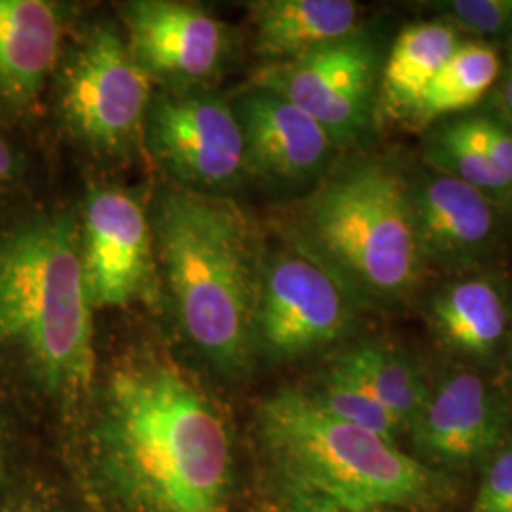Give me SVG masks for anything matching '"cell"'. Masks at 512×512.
Masks as SVG:
<instances>
[{
  "mask_svg": "<svg viewBox=\"0 0 512 512\" xmlns=\"http://www.w3.org/2000/svg\"><path fill=\"white\" fill-rule=\"evenodd\" d=\"M93 444L101 475L129 512L226 509V423L167 359L133 357L110 372Z\"/></svg>",
  "mask_w": 512,
  "mask_h": 512,
  "instance_id": "obj_1",
  "label": "cell"
},
{
  "mask_svg": "<svg viewBox=\"0 0 512 512\" xmlns=\"http://www.w3.org/2000/svg\"><path fill=\"white\" fill-rule=\"evenodd\" d=\"M154 253L184 336L228 376H238L255 346L260 258L238 205L209 192L171 188L150 215Z\"/></svg>",
  "mask_w": 512,
  "mask_h": 512,
  "instance_id": "obj_2",
  "label": "cell"
},
{
  "mask_svg": "<svg viewBox=\"0 0 512 512\" xmlns=\"http://www.w3.org/2000/svg\"><path fill=\"white\" fill-rule=\"evenodd\" d=\"M92 311L73 213L0 234V355L46 393L78 399L92 389Z\"/></svg>",
  "mask_w": 512,
  "mask_h": 512,
  "instance_id": "obj_3",
  "label": "cell"
},
{
  "mask_svg": "<svg viewBox=\"0 0 512 512\" xmlns=\"http://www.w3.org/2000/svg\"><path fill=\"white\" fill-rule=\"evenodd\" d=\"M260 440L294 492L319 495L357 511L435 507L446 484L397 444L338 420L310 393L283 389L256 410Z\"/></svg>",
  "mask_w": 512,
  "mask_h": 512,
  "instance_id": "obj_4",
  "label": "cell"
},
{
  "mask_svg": "<svg viewBox=\"0 0 512 512\" xmlns=\"http://www.w3.org/2000/svg\"><path fill=\"white\" fill-rule=\"evenodd\" d=\"M304 228L317 258L365 293L395 298L418 281L412 196L387 165L357 162L334 173L306 203Z\"/></svg>",
  "mask_w": 512,
  "mask_h": 512,
  "instance_id": "obj_5",
  "label": "cell"
},
{
  "mask_svg": "<svg viewBox=\"0 0 512 512\" xmlns=\"http://www.w3.org/2000/svg\"><path fill=\"white\" fill-rule=\"evenodd\" d=\"M152 82L128 40L116 29L97 27L61 74V120L76 141L97 154L128 152L143 135Z\"/></svg>",
  "mask_w": 512,
  "mask_h": 512,
  "instance_id": "obj_6",
  "label": "cell"
},
{
  "mask_svg": "<svg viewBox=\"0 0 512 512\" xmlns=\"http://www.w3.org/2000/svg\"><path fill=\"white\" fill-rule=\"evenodd\" d=\"M353 317L344 281L306 253L260 262L255 344L277 359L298 357L338 340Z\"/></svg>",
  "mask_w": 512,
  "mask_h": 512,
  "instance_id": "obj_7",
  "label": "cell"
},
{
  "mask_svg": "<svg viewBox=\"0 0 512 512\" xmlns=\"http://www.w3.org/2000/svg\"><path fill=\"white\" fill-rule=\"evenodd\" d=\"M145 135L156 162L190 190L234 186L247 173L238 116L217 95L177 90L152 97Z\"/></svg>",
  "mask_w": 512,
  "mask_h": 512,
  "instance_id": "obj_8",
  "label": "cell"
},
{
  "mask_svg": "<svg viewBox=\"0 0 512 512\" xmlns=\"http://www.w3.org/2000/svg\"><path fill=\"white\" fill-rule=\"evenodd\" d=\"M374 76L372 46L353 35L291 61L270 63L256 76L255 86L304 110L340 145L357 137L370 120Z\"/></svg>",
  "mask_w": 512,
  "mask_h": 512,
  "instance_id": "obj_9",
  "label": "cell"
},
{
  "mask_svg": "<svg viewBox=\"0 0 512 512\" xmlns=\"http://www.w3.org/2000/svg\"><path fill=\"white\" fill-rule=\"evenodd\" d=\"M80 249L93 310L122 308L147 296L154 283V238L147 211L131 194L118 188L90 192Z\"/></svg>",
  "mask_w": 512,
  "mask_h": 512,
  "instance_id": "obj_10",
  "label": "cell"
},
{
  "mask_svg": "<svg viewBox=\"0 0 512 512\" xmlns=\"http://www.w3.org/2000/svg\"><path fill=\"white\" fill-rule=\"evenodd\" d=\"M128 46L152 80L188 90L217 76L230 35L205 8L175 0H135L122 8Z\"/></svg>",
  "mask_w": 512,
  "mask_h": 512,
  "instance_id": "obj_11",
  "label": "cell"
},
{
  "mask_svg": "<svg viewBox=\"0 0 512 512\" xmlns=\"http://www.w3.org/2000/svg\"><path fill=\"white\" fill-rule=\"evenodd\" d=\"M247 171L277 181H304L329 160L334 141L304 110L264 88L253 86L234 105Z\"/></svg>",
  "mask_w": 512,
  "mask_h": 512,
  "instance_id": "obj_12",
  "label": "cell"
},
{
  "mask_svg": "<svg viewBox=\"0 0 512 512\" xmlns=\"http://www.w3.org/2000/svg\"><path fill=\"white\" fill-rule=\"evenodd\" d=\"M503 414L486 382L461 372L429 395L412 431L425 454L444 463H471L486 456L503 433Z\"/></svg>",
  "mask_w": 512,
  "mask_h": 512,
  "instance_id": "obj_13",
  "label": "cell"
},
{
  "mask_svg": "<svg viewBox=\"0 0 512 512\" xmlns=\"http://www.w3.org/2000/svg\"><path fill=\"white\" fill-rule=\"evenodd\" d=\"M61 48L52 2L0 0V112H21L42 92Z\"/></svg>",
  "mask_w": 512,
  "mask_h": 512,
  "instance_id": "obj_14",
  "label": "cell"
},
{
  "mask_svg": "<svg viewBox=\"0 0 512 512\" xmlns=\"http://www.w3.org/2000/svg\"><path fill=\"white\" fill-rule=\"evenodd\" d=\"M410 196L420 245L435 255H473L494 234L495 217L488 196L456 177L440 173Z\"/></svg>",
  "mask_w": 512,
  "mask_h": 512,
  "instance_id": "obj_15",
  "label": "cell"
},
{
  "mask_svg": "<svg viewBox=\"0 0 512 512\" xmlns=\"http://www.w3.org/2000/svg\"><path fill=\"white\" fill-rule=\"evenodd\" d=\"M256 52L291 61L357 35L359 6L351 0H260L249 4Z\"/></svg>",
  "mask_w": 512,
  "mask_h": 512,
  "instance_id": "obj_16",
  "label": "cell"
},
{
  "mask_svg": "<svg viewBox=\"0 0 512 512\" xmlns=\"http://www.w3.org/2000/svg\"><path fill=\"white\" fill-rule=\"evenodd\" d=\"M461 44L452 25L425 21L404 27L385 61L380 107L389 116H408Z\"/></svg>",
  "mask_w": 512,
  "mask_h": 512,
  "instance_id": "obj_17",
  "label": "cell"
},
{
  "mask_svg": "<svg viewBox=\"0 0 512 512\" xmlns=\"http://www.w3.org/2000/svg\"><path fill=\"white\" fill-rule=\"evenodd\" d=\"M330 372L374 399L401 429H412L429 401V393L416 370L389 349H349Z\"/></svg>",
  "mask_w": 512,
  "mask_h": 512,
  "instance_id": "obj_18",
  "label": "cell"
},
{
  "mask_svg": "<svg viewBox=\"0 0 512 512\" xmlns=\"http://www.w3.org/2000/svg\"><path fill=\"white\" fill-rule=\"evenodd\" d=\"M431 311L444 340L469 355L492 353L507 327L503 296L484 279L446 287L435 296Z\"/></svg>",
  "mask_w": 512,
  "mask_h": 512,
  "instance_id": "obj_19",
  "label": "cell"
},
{
  "mask_svg": "<svg viewBox=\"0 0 512 512\" xmlns=\"http://www.w3.org/2000/svg\"><path fill=\"white\" fill-rule=\"evenodd\" d=\"M499 67V55L490 44L461 42L410 118L416 126H425L440 116L473 107L494 86Z\"/></svg>",
  "mask_w": 512,
  "mask_h": 512,
  "instance_id": "obj_20",
  "label": "cell"
},
{
  "mask_svg": "<svg viewBox=\"0 0 512 512\" xmlns=\"http://www.w3.org/2000/svg\"><path fill=\"white\" fill-rule=\"evenodd\" d=\"M429 160L440 173L471 184L480 192L503 194L512 183L495 167L476 141L469 118L448 122L431 137L427 147Z\"/></svg>",
  "mask_w": 512,
  "mask_h": 512,
  "instance_id": "obj_21",
  "label": "cell"
},
{
  "mask_svg": "<svg viewBox=\"0 0 512 512\" xmlns=\"http://www.w3.org/2000/svg\"><path fill=\"white\" fill-rule=\"evenodd\" d=\"M310 395L330 416L348 421L391 444H397V435L401 431L397 421L374 399H370L361 389L342 380L340 376L329 372L323 385Z\"/></svg>",
  "mask_w": 512,
  "mask_h": 512,
  "instance_id": "obj_22",
  "label": "cell"
},
{
  "mask_svg": "<svg viewBox=\"0 0 512 512\" xmlns=\"http://www.w3.org/2000/svg\"><path fill=\"white\" fill-rule=\"evenodd\" d=\"M444 10L476 35L490 37L512 31V0H454Z\"/></svg>",
  "mask_w": 512,
  "mask_h": 512,
  "instance_id": "obj_23",
  "label": "cell"
},
{
  "mask_svg": "<svg viewBox=\"0 0 512 512\" xmlns=\"http://www.w3.org/2000/svg\"><path fill=\"white\" fill-rule=\"evenodd\" d=\"M471 512H512V444L492 459Z\"/></svg>",
  "mask_w": 512,
  "mask_h": 512,
  "instance_id": "obj_24",
  "label": "cell"
},
{
  "mask_svg": "<svg viewBox=\"0 0 512 512\" xmlns=\"http://www.w3.org/2000/svg\"><path fill=\"white\" fill-rule=\"evenodd\" d=\"M476 141L490 162L512 183V133L490 118H469Z\"/></svg>",
  "mask_w": 512,
  "mask_h": 512,
  "instance_id": "obj_25",
  "label": "cell"
},
{
  "mask_svg": "<svg viewBox=\"0 0 512 512\" xmlns=\"http://www.w3.org/2000/svg\"><path fill=\"white\" fill-rule=\"evenodd\" d=\"M294 497L287 503L283 512H378V511H357L349 509L346 505H340L336 501H330L327 497L319 495L294 492Z\"/></svg>",
  "mask_w": 512,
  "mask_h": 512,
  "instance_id": "obj_26",
  "label": "cell"
},
{
  "mask_svg": "<svg viewBox=\"0 0 512 512\" xmlns=\"http://www.w3.org/2000/svg\"><path fill=\"white\" fill-rule=\"evenodd\" d=\"M18 173V156L12 145L0 137V188L12 183Z\"/></svg>",
  "mask_w": 512,
  "mask_h": 512,
  "instance_id": "obj_27",
  "label": "cell"
},
{
  "mask_svg": "<svg viewBox=\"0 0 512 512\" xmlns=\"http://www.w3.org/2000/svg\"><path fill=\"white\" fill-rule=\"evenodd\" d=\"M503 103H505V107L509 110V114L512 116V71L509 74V78H507V82H505V90H503Z\"/></svg>",
  "mask_w": 512,
  "mask_h": 512,
  "instance_id": "obj_28",
  "label": "cell"
},
{
  "mask_svg": "<svg viewBox=\"0 0 512 512\" xmlns=\"http://www.w3.org/2000/svg\"><path fill=\"white\" fill-rule=\"evenodd\" d=\"M27 512H52V511H27Z\"/></svg>",
  "mask_w": 512,
  "mask_h": 512,
  "instance_id": "obj_29",
  "label": "cell"
}]
</instances>
